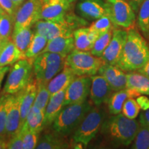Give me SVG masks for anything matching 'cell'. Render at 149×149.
Returning a JSON list of instances; mask_svg holds the SVG:
<instances>
[{"label": "cell", "mask_w": 149, "mask_h": 149, "mask_svg": "<svg viewBox=\"0 0 149 149\" xmlns=\"http://www.w3.org/2000/svg\"><path fill=\"white\" fill-rule=\"evenodd\" d=\"M127 39L122 56L116 65L125 72L137 71L149 59V44L135 29L127 31Z\"/></svg>", "instance_id": "cell-1"}, {"label": "cell", "mask_w": 149, "mask_h": 149, "mask_svg": "<svg viewBox=\"0 0 149 149\" xmlns=\"http://www.w3.org/2000/svg\"><path fill=\"white\" fill-rule=\"evenodd\" d=\"M139 126V121L127 118L120 113L105 119L101 129L115 146H129L135 139Z\"/></svg>", "instance_id": "cell-2"}, {"label": "cell", "mask_w": 149, "mask_h": 149, "mask_svg": "<svg viewBox=\"0 0 149 149\" xmlns=\"http://www.w3.org/2000/svg\"><path fill=\"white\" fill-rule=\"evenodd\" d=\"M93 105L92 102L86 100L64 107L52 124L53 131L64 137L74 133Z\"/></svg>", "instance_id": "cell-3"}, {"label": "cell", "mask_w": 149, "mask_h": 149, "mask_svg": "<svg viewBox=\"0 0 149 149\" xmlns=\"http://www.w3.org/2000/svg\"><path fill=\"white\" fill-rule=\"evenodd\" d=\"M106 115V110L102 105L93 107L74 131L72 141L74 144L86 146L101 129Z\"/></svg>", "instance_id": "cell-4"}, {"label": "cell", "mask_w": 149, "mask_h": 149, "mask_svg": "<svg viewBox=\"0 0 149 149\" xmlns=\"http://www.w3.org/2000/svg\"><path fill=\"white\" fill-rule=\"evenodd\" d=\"M84 19L74 15H67L66 17L59 21L39 20L35 24V32L40 33L48 41L57 37L73 35L74 30L86 24Z\"/></svg>", "instance_id": "cell-5"}, {"label": "cell", "mask_w": 149, "mask_h": 149, "mask_svg": "<svg viewBox=\"0 0 149 149\" xmlns=\"http://www.w3.org/2000/svg\"><path fill=\"white\" fill-rule=\"evenodd\" d=\"M66 58L64 55L49 52L40 54L33 59V74L37 81L48 84L63 69Z\"/></svg>", "instance_id": "cell-6"}, {"label": "cell", "mask_w": 149, "mask_h": 149, "mask_svg": "<svg viewBox=\"0 0 149 149\" xmlns=\"http://www.w3.org/2000/svg\"><path fill=\"white\" fill-rule=\"evenodd\" d=\"M33 76V60L24 58L17 61L9 70L2 93L16 94L29 83Z\"/></svg>", "instance_id": "cell-7"}, {"label": "cell", "mask_w": 149, "mask_h": 149, "mask_svg": "<svg viewBox=\"0 0 149 149\" xmlns=\"http://www.w3.org/2000/svg\"><path fill=\"white\" fill-rule=\"evenodd\" d=\"M104 64L101 57L93 55L90 51L74 49L66 56L65 65L68 66L77 76H93Z\"/></svg>", "instance_id": "cell-8"}, {"label": "cell", "mask_w": 149, "mask_h": 149, "mask_svg": "<svg viewBox=\"0 0 149 149\" xmlns=\"http://www.w3.org/2000/svg\"><path fill=\"white\" fill-rule=\"evenodd\" d=\"M107 15L115 27L129 30L135 26V12L126 0H106Z\"/></svg>", "instance_id": "cell-9"}, {"label": "cell", "mask_w": 149, "mask_h": 149, "mask_svg": "<svg viewBox=\"0 0 149 149\" xmlns=\"http://www.w3.org/2000/svg\"><path fill=\"white\" fill-rule=\"evenodd\" d=\"M42 3L43 0H26L17 10L13 29L35 25L40 20Z\"/></svg>", "instance_id": "cell-10"}, {"label": "cell", "mask_w": 149, "mask_h": 149, "mask_svg": "<svg viewBox=\"0 0 149 149\" xmlns=\"http://www.w3.org/2000/svg\"><path fill=\"white\" fill-rule=\"evenodd\" d=\"M91 82V76H77L74 78L66 90L64 107L86 101L90 95Z\"/></svg>", "instance_id": "cell-11"}, {"label": "cell", "mask_w": 149, "mask_h": 149, "mask_svg": "<svg viewBox=\"0 0 149 149\" xmlns=\"http://www.w3.org/2000/svg\"><path fill=\"white\" fill-rule=\"evenodd\" d=\"M127 34V30L113 29L111 40L101 57L104 63L115 66L117 64L122 56Z\"/></svg>", "instance_id": "cell-12"}, {"label": "cell", "mask_w": 149, "mask_h": 149, "mask_svg": "<svg viewBox=\"0 0 149 149\" xmlns=\"http://www.w3.org/2000/svg\"><path fill=\"white\" fill-rule=\"evenodd\" d=\"M68 0H43L40 20L59 21L66 17L70 8Z\"/></svg>", "instance_id": "cell-13"}, {"label": "cell", "mask_w": 149, "mask_h": 149, "mask_svg": "<svg viewBox=\"0 0 149 149\" xmlns=\"http://www.w3.org/2000/svg\"><path fill=\"white\" fill-rule=\"evenodd\" d=\"M22 128L19 104L16 95L9 94L6 123V138L7 140L17 133Z\"/></svg>", "instance_id": "cell-14"}, {"label": "cell", "mask_w": 149, "mask_h": 149, "mask_svg": "<svg viewBox=\"0 0 149 149\" xmlns=\"http://www.w3.org/2000/svg\"><path fill=\"white\" fill-rule=\"evenodd\" d=\"M91 80L90 97L93 105L101 106L107 103L113 91L109 84L100 74L91 76Z\"/></svg>", "instance_id": "cell-15"}, {"label": "cell", "mask_w": 149, "mask_h": 149, "mask_svg": "<svg viewBox=\"0 0 149 149\" xmlns=\"http://www.w3.org/2000/svg\"><path fill=\"white\" fill-rule=\"evenodd\" d=\"M77 13L88 21H95L107 15L103 0H79L76 6Z\"/></svg>", "instance_id": "cell-16"}, {"label": "cell", "mask_w": 149, "mask_h": 149, "mask_svg": "<svg viewBox=\"0 0 149 149\" xmlns=\"http://www.w3.org/2000/svg\"><path fill=\"white\" fill-rule=\"evenodd\" d=\"M37 91V81L35 76H33L29 83L22 90L15 94L19 104L22 126L25 122L29 111L33 106L36 97Z\"/></svg>", "instance_id": "cell-17"}, {"label": "cell", "mask_w": 149, "mask_h": 149, "mask_svg": "<svg viewBox=\"0 0 149 149\" xmlns=\"http://www.w3.org/2000/svg\"><path fill=\"white\" fill-rule=\"evenodd\" d=\"M98 74L105 78L115 92L126 88V72L115 65L104 63L99 69Z\"/></svg>", "instance_id": "cell-18"}, {"label": "cell", "mask_w": 149, "mask_h": 149, "mask_svg": "<svg viewBox=\"0 0 149 149\" xmlns=\"http://www.w3.org/2000/svg\"><path fill=\"white\" fill-rule=\"evenodd\" d=\"M66 88L55 93L50 97L44 111V127L52 125L61 110L64 109V101Z\"/></svg>", "instance_id": "cell-19"}, {"label": "cell", "mask_w": 149, "mask_h": 149, "mask_svg": "<svg viewBox=\"0 0 149 149\" xmlns=\"http://www.w3.org/2000/svg\"><path fill=\"white\" fill-rule=\"evenodd\" d=\"M74 49L73 35L68 36H61L48 40L42 53H57L66 57Z\"/></svg>", "instance_id": "cell-20"}, {"label": "cell", "mask_w": 149, "mask_h": 149, "mask_svg": "<svg viewBox=\"0 0 149 149\" xmlns=\"http://www.w3.org/2000/svg\"><path fill=\"white\" fill-rule=\"evenodd\" d=\"M141 95L139 93L132 89L125 88L118 91H115L111 95L107 102L108 110L112 115H118L121 113L123 104L129 98H135Z\"/></svg>", "instance_id": "cell-21"}, {"label": "cell", "mask_w": 149, "mask_h": 149, "mask_svg": "<svg viewBox=\"0 0 149 149\" xmlns=\"http://www.w3.org/2000/svg\"><path fill=\"white\" fill-rule=\"evenodd\" d=\"M76 77L77 75L69 67L65 65L63 69L48 83L47 87L51 96L66 88Z\"/></svg>", "instance_id": "cell-22"}, {"label": "cell", "mask_w": 149, "mask_h": 149, "mask_svg": "<svg viewBox=\"0 0 149 149\" xmlns=\"http://www.w3.org/2000/svg\"><path fill=\"white\" fill-rule=\"evenodd\" d=\"M25 56L15 46L12 40L3 42L0 47V67L12 66Z\"/></svg>", "instance_id": "cell-23"}, {"label": "cell", "mask_w": 149, "mask_h": 149, "mask_svg": "<svg viewBox=\"0 0 149 149\" xmlns=\"http://www.w3.org/2000/svg\"><path fill=\"white\" fill-rule=\"evenodd\" d=\"M44 128V112L32 107L22 126V131H33L40 133Z\"/></svg>", "instance_id": "cell-24"}, {"label": "cell", "mask_w": 149, "mask_h": 149, "mask_svg": "<svg viewBox=\"0 0 149 149\" xmlns=\"http://www.w3.org/2000/svg\"><path fill=\"white\" fill-rule=\"evenodd\" d=\"M126 88L149 95V78L137 71L126 72Z\"/></svg>", "instance_id": "cell-25"}, {"label": "cell", "mask_w": 149, "mask_h": 149, "mask_svg": "<svg viewBox=\"0 0 149 149\" xmlns=\"http://www.w3.org/2000/svg\"><path fill=\"white\" fill-rule=\"evenodd\" d=\"M69 144L65 137L55 133H44L39 138L36 148L38 149H63L68 148Z\"/></svg>", "instance_id": "cell-26"}, {"label": "cell", "mask_w": 149, "mask_h": 149, "mask_svg": "<svg viewBox=\"0 0 149 149\" xmlns=\"http://www.w3.org/2000/svg\"><path fill=\"white\" fill-rule=\"evenodd\" d=\"M34 33L31 30V27L13 29L11 35V40L24 55H25L26 51L31 44Z\"/></svg>", "instance_id": "cell-27"}, {"label": "cell", "mask_w": 149, "mask_h": 149, "mask_svg": "<svg viewBox=\"0 0 149 149\" xmlns=\"http://www.w3.org/2000/svg\"><path fill=\"white\" fill-rule=\"evenodd\" d=\"M48 43V40L40 33L35 32L31 44L25 53V58L33 60L42 53Z\"/></svg>", "instance_id": "cell-28"}, {"label": "cell", "mask_w": 149, "mask_h": 149, "mask_svg": "<svg viewBox=\"0 0 149 149\" xmlns=\"http://www.w3.org/2000/svg\"><path fill=\"white\" fill-rule=\"evenodd\" d=\"M89 28L81 27L74 30L73 32L74 49L83 51H91L93 44L88 37Z\"/></svg>", "instance_id": "cell-29"}, {"label": "cell", "mask_w": 149, "mask_h": 149, "mask_svg": "<svg viewBox=\"0 0 149 149\" xmlns=\"http://www.w3.org/2000/svg\"><path fill=\"white\" fill-rule=\"evenodd\" d=\"M137 26L144 38L149 40V0H144L139 6Z\"/></svg>", "instance_id": "cell-30"}, {"label": "cell", "mask_w": 149, "mask_h": 149, "mask_svg": "<svg viewBox=\"0 0 149 149\" xmlns=\"http://www.w3.org/2000/svg\"><path fill=\"white\" fill-rule=\"evenodd\" d=\"M14 24L15 17L3 11L0 17V38L3 42L10 40Z\"/></svg>", "instance_id": "cell-31"}, {"label": "cell", "mask_w": 149, "mask_h": 149, "mask_svg": "<svg viewBox=\"0 0 149 149\" xmlns=\"http://www.w3.org/2000/svg\"><path fill=\"white\" fill-rule=\"evenodd\" d=\"M47 84L45 82L37 81V91L33 107H37L41 111H45L46 107L49 101L51 95L48 91Z\"/></svg>", "instance_id": "cell-32"}, {"label": "cell", "mask_w": 149, "mask_h": 149, "mask_svg": "<svg viewBox=\"0 0 149 149\" xmlns=\"http://www.w3.org/2000/svg\"><path fill=\"white\" fill-rule=\"evenodd\" d=\"M113 30L100 33L97 39L93 44L92 49L90 51L93 55L99 57H102V54L107 48L111 40L112 35H113Z\"/></svg>", "instance_id": "cell-33"}, {"label": "cell", "mask_w": 149, "mask_h": 149, "mask_svg": "<svg viewBox=\"0 0 149 149\" xmlns=\"http://www.w3.org/2000/svg\"><path fill=\"white\" fill-rule=\"evenodd\" d=\"M131 148L133 149H149V127L141 125Z\"/></svg>", "instance_id": "cell-34"}, {"label": "cell", "mask_w": 149, "mask_h": 149, "mask_svg": "<svg viewBox=\"0 0 149 149\" xmlns=\"http://www.w3.org/2000/svg\"><path fill=\"white\" fill-rule=\"evenodd\" d=\"M140 107L134 98H129L123 104L122 112L124 116L129 119H136L140 113Z\"/></svg>", "instance_id": "cell-35"}, {"label": "cell", "mask_w": 149, "mask_h": 149, "mask_svg": "<svg viewBox=\"0 0 149 149\" xmlns=\"http://www.w3.org/2000/svg\"><path fill=\"white\" fill-rule=\"evenodd\" d=\"M8 97L9 94L4 93H2L0 96V137L3 138H6V123Z\"/></svg>", "instance_id": "cell-36"}, {"label": "cell", "mask_w": 149, "mask_h": 149, "mask_svg": "<svg viewBox=\"0 0 149 149\" xmlns=\"http://www.w3.org/2000/svg\"><path fill=\"white\" fill-rule=\"evenodd\" d=\"M113 26H114L109 16L107 15H105L102 17L99 18L98 19L95 20V22L90 26L89 29L94 30L100 34V33L107 32L110 30H113L114 29Z\"/></svg>", "instance_id": "cell-37"}, {"label": "cell", "mask_w": 149, "mask_h": 149, "mask_svg": "<svg viewBox=\"0 0 149 149\" xmlns=\"http://www.w3.org/2000/svg\"><path fill=\"white\" fill-rule=\"evenodd\" d=\"M21 131L23 134V136H22L23 149L36 148L40 133L33 131H22V130Z\"/></svg>", "instance_id": "cell-38"}, {"label": "cell", "mask_w": 149, "mask_h": 149, "mask_svg": "<svg viewBox=\"0 0 149 149\" xmlns=\"http://www.w3.org/2000/svg\"><path fill=\"white\" fill-rule=\"evenodd\" d=\"M22 132L21 130L11 137L7 140V148L8 149H23V139Z\"/></svg>", "instance_id": "cell-39"}, {"label": "cell", "mask_w": 149, "mask_h": 149, "mask_svg": "<svg viewBox=\"0 0 149 149\" xmlns=\"http://www.w3.org/2000/svg\"><path fill=\"white\" fill-rule=\"evenodd\" d=\"M0 6L6 13L15 17L18 8L14 4L12 0H0Z\"/></svg>", "instance_id": "cell-40"}, {"label": "cell", "mask_w": 149, "mask_h": 149, "mask_svg": "<svg viewBox=\"0 0 149 149\" xmlns=\"http://www.w3.org/2000/svg\"><path fill=\"white\" fill-rule=\"evenodd\" d=\"M136 101L139 104L141 111H145V110L149 109V98L144 95L137 97Z\"/></svg>", "instance_id": "cell-41"}, {"label": "cell", "mask_w": 149, "mask_h": 149, "mask_svg": "<svg viewBox=\"0 0 149 149\" xmlns=\"http://www.w3.org/2000/svg\"><path fill=\"white\" fill-rule=\"evenodd\" d=\"M139 122L141 125L149 127V109L139 113Z\"/></svg>", "instance_id": "cell-42"}, {"label": "cell", "mask_w": 149, "mask_h": 149, "mask_svg": "<svg viewBox=\"0 0 149 149\" xmlns=\"http://www.w3.org/2000/svg\"><path fill=\"white\" fill-rule=\"evenodd\" d=\"M130 6L132 7V8L133 9L135 12H138V10L139 8V6L141 4V3L144 1V0H126Z\"/></svg>", "instance_id": "cell-43"}, {"label": "cell", "mask_w": 149, "mask_h": 149, "mask_svg": "<svg viewBox=\"0 0 149 149\" xmlns=\"http://www.w3.org/2000/svg\"><path fill=\"white\" fill-rule=\"evenodd\" d=\"M10 68V67L9 66L0 67V89H1V83H2L3 78H4L5 75L6 74L7 72L9 71Z\"/></svg>", "instance_id": "cell-44"}, {"label": "cell", "mask_w": 149, "mask_h": 149, "mask_svg": "<svg viewBox=\"0 0 149 149\" xmlns=\"http://www.w3.org/2000/svg\"><path fill=\"white\" fill-rule=\"evenodd\" d=\"M99 35H100V33L97 32V31H94V30H92V29H89L88 37H89V39H90L91 42L92 43L93 46V44H94V42H95L97 39V37H99Z\"/></svg>", "instance_id": "cell-45"}, {"label": "cell", "mask_w": 149, "mask_h": 149, "mask_svg": "<svg viewBox=\"0 0 149 149\" xmlns=\"http://www.w3.org/2000/svg\"><path fill=\"white\" fill-rule=\"evenodd\" d=\"M137 72H140L144 75L146 76L147 77L149 78V59L148 61L145 64V65L143 67H141L140 69L137 70Z\"/></svg>", "instance_id": "cell-46"}, {"label": "cell", "mask_w": 149, "mask_h": 149, "mask_svg": "<svg viewBox=\"0 0 149 149\" xmlns=\"http://www.w3.org/2000/svg\"><path fill=\"white\" fill-rule=\"evenodd\" d=\"M7 148V139L3 137H0V149Z\"/></svg>", "instance_id": "cell-47"}, {"label": "cell", "mask_w": 149, "mask_h": 149, "mask_svg": "<svg viewBox=\"0 0 149 149\" xmlns=\"http://www.w3.org/2000/svg\"><path fill=\"white\" fill-rule=\"evenodd\" d=\"M13 2L14 3V4L16 6L17 8H19V7L21 6L22 3H23L24 1H26V0H12Z\"/></svg>", "instance_id": "cell-48"}, {"label": "cell", "mask_w": 149, "mask_h": 149, "mask_svg": "<svg viewBox=\"0 0 149 149\" xmlns=\"http://www.w3.org/2000/svg\"><path fill=\"white\" fill-rule=\"evenodd\" d=\"M3 11H4V10H3V9L1 8V6H0V17H1V14H2V13L3 12Z\"/></svg>", "instance_id": "cell-49"}, {"label": "cell", "mask_w": 149, "mask_h": 149, "mask_svg": "<svg viewBox=\"0 0 149 149\" xmlns=\"http://www.w3.org/2000/svg\"><path fill=\"white\" fill-rule=\"evenodd\" d=\"M2 43H3V41L1 40V38H0V47H1V44H2Z\"/></svg>", "instance_id": "cell-50"}, {"label": "cell", "mask_w": 149, "mask_h": 149, "mask_svg": "<svg viewBox=\"0 0 149 149\" xmlns=\"http://www.w3.org/2000/svg\"><path fill=\"white\" fill-rule=\"evenodd\" d=\"M68 1H69L70 3H72V2H73V1H75V0H68Z\"/></svg>", "instance_id": "cell-51"}]
</instances>
